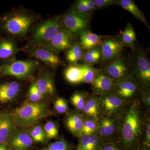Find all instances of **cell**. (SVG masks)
<instances>
[{
	"instance_id": "cell-3",
	"label": "cell",
	"mask_w": 150,
	"mask_h": 150,
	"mask_svg": "<svg viewBox=\"0 0 150 150\" xmlns=\"http://www.w3.org/2000/svg\"><path fill=\"white\" fill-rule=\"evenodd\" d=\"M34 22V18L24 12H14L0 16V30L11 35H25Z\"/></svg>"
},
{
	"instance_id": "cell-18",
	"label": "cell",
	"mask_w": 150,
	"mask_h": 150,
	"mask_svg": "<svg viewBox=\"0 0 150 150\" xmlns=\"http://www.w3.org/2000/svg\"><path fill=\"white\" fill-rule=\"evenodd\" d=\"M33 141L29 131L21 130L17 131L8 143L11 150H28L32 146Z\"/></svg>"
},
{
	"instance_id": "cell-16",
	"label": "cell",
	"mask_w": 150,
	"mask_h": 150,
	"mask_svg": "<svg viewBox=\"0 0 150 150\" xmlns=\"http://www.w3.org/2000/svg\"><path fill=\"white\" fill-rule=\"evenodd\" d=\"M118 127V121L115 117L104 116L98 119L97 133L103 140L110 142L115 135Z\"/></svg>"
},
{
	"instance_id": "cell-2",
	"label": "cell",
	"mask_w": 150,
	"mask_h": 150,
	"mask_svg": "<svg viewBox=\"0 0 150 150\" xmlns=\"http://www.w3.org/2000/svg\"><path fill=\"white\" fill-rule=\"evenodd\" d=\"M17 126L27 128L54 115L46 102H28L10 113Z\"/></svg>"
},
{
	"instance_id": "cell-38",
	"label": "cell",
	"mask_w": 150,
	"mask_h": 150,
	"mask_svg": "<svg viewBox=\"0 0 150 150\" xmlns=\"http://www.w3.org/2000/svg\"><path fill=\"white\" fill-rule=\"evenodd\" d=\"M144 141L142 144V149L144 150L150 149V121H148L146 124V131Z\"/></svg>"
},
{
	"instance_id": "cell-36",
	"label": "cell",
	"mask_w": 150,
	"mask_h": 150,
	"mask_svg": "<svg viewBox=\"0 0 150 150\" xmlns=\"http://www.w3.org/2000/svg\"><path fill=\"white\" fill-rule=\"evenodd\" d=\"M28 98L31 102H40L45 98L38 90L35 82L30 86L28 91Z\"/></svg>"
},
{
	"instance_id": "cell-37",
	"label": "cell",
	"mask_w": 150,
	"mask_h": 150,
	"mask_svg": "<svg viewBox=\"0 0 150 150\" xmlns=\"http://www.w3.org/2000/svg\"><path fill=\"white\" fill-rule=\"evenodd\" d=\"M54 109L60 114L66 113L69 109L68 103L65 98L59 97L55 100L54 102Z\"/></svg>"
},
{
	"instance_id": "cell-21",
	"label": "cell",
	"mask_w": 150,
	"mask_h": 150,
	"mask_svg": "<svg viewBox=\"0 0 150 150\" xmlns=\"http://www.w3.org/2000/svg\"><path fill=\"white\" fill-rule=\"evenodd\" d=\"M104 142L97 133L91 135H82L79 138L76 150H99Z\"/></svg>"
},
{
	"instance_id": "cell-44",
	"label": "cell",
	"mask_w": 150,
	"mask_h": 150,
	"mask_svg": "<svg viewBox=\"0 0 150 150\" xmlns=\"http://www.w3.org/2000/svg\"><path fill=\"white\" fill-rule=\"evenodd\" d=\"M8 146L7 144L0 145V150H8Z\"/></svg>"
},
{
	"instance_id": "cell-29",
	"label": "cell",
	"mask_w": 150,
	"mask_h": 150,
	"mask_svg": "<svg viewBox=\"0 0 150 150\" xmlns=\"http://www.w3.org/2000/svg\"><path fill=\"white\" fill-rule=\"evenodd\" d=\"M101 52L100 46L86 51L80 62L82 64L92 66L100 62Z\"/></svg>"
},
{
	"instance_id": "cell-8",
	"label": "cell",
	"mask_w": 150,
	"mask_h": 150,
	"mask_svg": "<svg viewBox=\"0 0 150 150\" xmlns=\"http://www.w3.org/2000/svg\"><path fill=\"white\" fill-rule=\"evenodd\" d=\"M102 71L115 82L132 75L129 63L125 58L121 56L107 63Z\"/></svg>"
},
{
	"instance_id": "cell-22",
	"label": "cell",
	"mask_w": 150,
	"mask_h": 150,
	"mask_svg": "<svg viewBox=\"0 0 150 150\" xmlns=\"http://www.w3.org/2000/svg\"><path fill=\"white\" fill-rule=\"evenodd\" d=\"M18 50L13 40L8 38L0 37V60L4 62L13 60Z\"/></svg>"
},
{
	"instance_id": "cell-45",
	"label": "cell",
	"mask_w": 150,
	"mask_h": 150,
	"mask_svg": "<svg viewBox=\"0 0 150 150\" xmlns=\"http://www.w3.org/2000/svg\"><path fill=\"white\" fill-rule=\"evenodd\" d=\"M138 150H144L143 149H142V148H141V149H140Z\"/></svg>"
},
{
	"instance_id": "cell-26",
	"label": "cell",
	"mask_w": 150,
	"mask_h": 150,
	"mask_svg": "<svg viewBox=\"0 0 150 150\" xmlns=\"http://www.w3.org/2000/svg\"><path fill=\"white\" fill-rule=\"evenodd\" d=\"M117 5L120 6L123 9L131 13L136 18L142 21L149 29V25L146 20L144 14L137 6L134 1L132 0H119L116 1Z\"/></svg>"
},
{
	"instance_id": "cell-39",
	"label": "cell",
	"mask_w": 150,
	"mask_h": 150,
	"mask_svg": "<svg viewBox=\"0 0 150 150\" xmlns=\"http://www.w3.org/2000/svg\"><path fill=\"white\" fill-rule=\"evenodd\" d=\"M71 9L82 13H92L93 12L92 11L81 1V0L75 2Z\"/></svg>"
},
{
	"instance_id": "cell-27",
	"label": "cell",
	"mask_w": 150,
	"mask_h": 150,
	"mask_svg": "<svg viewBox=\"0 0 150 150\" xmlns=\"http://www.w3.org/2000/svg\"><path fill=\"white\" fill-rule=\"evenodd\" d=\"M86 51L81 46L80 42L74 43L66 53V59L70 65L77 64L83 57Z\"/></svg>"
},
{
	"instance_id": "cell-12",
	"label": "cell",
	"mask_w": 150,
	"mask_h": 150,
	"mask_svg": "<svg viewBox=\"0 0 150 150\" xmlns=\"http://www.w3.org/2000/svg\"><path fill=\"white\" fill-rule=\"evenodd\" d=\"M139 88V85L133 75H131L116 82L113 93L127 100L136 94Z\"/></svg>"
},
{
	"instance_id": "cell-5",
	"label": "cell",
	"mask_w": 150,
	"mask_h": 150,
	"mask_svg": "<svg viewBox=\"0 0 150 150\" xmlns=\"http://www.w3.org/2000/svg\"><path fill=\"white\" fill-rule=\"evenodd\" d=\"M39 63L35 60H16L0 64V77L13 76L27 79L35 71Z\"/></svg>"
},
{
	"instance_id": "cell-14",
	"label": "cell",
	"mask_w": 150,
	"mask_h": 150,
	"mask_svg": "<svg viewBox=\"0 0 150 150\" xmlns=\"http://www.w3.org/2000/svg\"><path fill=\"white\" fill-rule=\"evenodd\" d=\"M17 131L16 124L10 113L0 114V145L8 144Z\"/></svg>"
},
{
	"instance_id": "cell-17",
	"label": "cell",
	"mask_w": 150,
	"mask_h": 150,
	"mask_svg": "<svg viewBox=\"0 0 150 150\" xmlns=\"http://www.w3.org/2000/svg\"><path fill=\"white\" fill-rule=\"evenodd\" d=\"M21 90V85L15 81L0 83V104L13 101L18 96Z\"/></svg>"
},
{
	"instance_id": "cell-28",
	"label": "cell",
	"mask_w": 150,
	"mask_h": 150,
	"mask_svg": "<svg viewBox=\"0 0 150 150\" xmlns=\"http://www.w3.org/2000/svg\"><path fill=\"white\" fill-rule=\"evenodd\" d=\"M120 40L124 46L135 50L136 43H137V38L136 33L131 23L129 22L126 25L121 34Z\"/></svg>"
},
{
	"instance_id": "cell-13",
	"label": "cell",
	"mask_w": 150,
	"mask_h": 150,
	"mask_svg": "<svg viewBox=\"0 0 150 150\" xmlns=\"http://www.w3.org/2000/svg\"><path fill=\"white\" fill-rule=\"evenodd\" d=\"M31 56L54 68L61 65V59L57 52L47 47L35 46L30 51Z\"/></svg>"
},
{
	"instance_id": "cell-9",
	"label": "cell",
	"mask_w": 150,
	"mask_h": 150,
	"mask_svg": "<svg viewBox=\"0 0 150 150\" xmlns=\"http://www.w3.org/2000/svg\"><path fill=\"white\" fill-rule=\"evenodd\" d=\"M102 113L104 115L115 117L123 112L127 100L112 93L99 96Z\"/></svg>"
},
{
	"instance_id": "cell-31",
	"label": "cell",
	"mask_w": 150,
	"mask_h": 150,
	"mask_svg": "<svg viewBox=\"0 0 150 150\" xmlns=\"http://www.w3.org/2000/svg\"><path fill=\"white\" fill-rule=\"evenodd\" d=\"M98 126V119L85 117L83 125L82 135H91L95 134L97 132Z\"/></svg>"
},
{
	"instance_id": "cell-33",
	"label": "cell",
	"mask_w": 150,
	"mask_h": 150,
	"mask_svg": "<svg viewBox=\"0 0 150 150\" xmlns=\"http://www.w3.org/2000/svg\"><path fill=\"white\" fill-rule=\"evenodd\" d=\"M29 133L33 142H45L47 139L44 129L40 125H34L30 130Z\"/></svg>"
},
{
	"instance_id": "cell-30",
	"label": "cell",
	"mask_w": 150,
	"mask_h": 150,
	"mask_svg": "<svg viewBox=\"0 0 150 150\" xmlns=\"http://www.w3.org/2000/svg\"><path fill=\"white\" fill-rule=\"evenodd\" d=\"M89 96V95L86 92L77 91L73 94L70 98V100L77 110L81 112Z\"/></svg>"
},
{
	"instance_id": "cell-19",
	"label": "cell",
	"mask_w": 150,
	"mask_h": 150,
	"mask_svg": "<svg viewBox=\"0 0 150 150\" xmlns=\"http://www.w3.org/2000/svg\"><path fill=\"white\" fill-rule=\"evenodd\" d=\"M85 118V116L77 110L69 112L66 117L65 125L75 137L79 138L82 136V131Z\"/></svg>"
},
{
	"instance_id": "cell-20",
	"label": "cell",
	"mask_w": 150,
	"mask_h": 150,
	"mask_svg": "<svg viewBox=\"0 0 150 150\" xmlns=\"http://www.w3.org/2000/svg\"><path fill=\"white\" fill-rule=\"evenodd\" d=\"M35 83L40 93L44 98L52 96L55 93L54 81L48 72H41Z\"/></svg>"
},
{
	"instance_id": "cell-42",
	"label": "cell",
	"mask_w": 150,
	"mask_h": 150,
	"mask_svg": "<svg viewBox=\"0 0 150 150\" xmlns=\"http://www.w3.org/2000/svg\"><path fill=\"white\" fill-rule=\"evenodd\" d=\"M81 1L93 12L97 9L93 0H81Z\"/></svg>"
},
{
	"instance_id": "cell-32",
	"label": "cell",
	"mask_w": 150,
	"mask_h": 150,
	"mask_svg": "<svg viewBox=\"0 0 150 150\" xmlns=\"http://www.w3.org/2000/svg\"><path fill=\"white\" fill-rule=\"evenodd\" d=\"M81 65L83 70V83L91 84L96 78L100 70L92 66Z\"/></svg>"
},
{
	"instance_id": "cell-10",
	"label": "cell",
	"mask_w": 150,
	"mask_h": 150,
	"mask_svg": "<svg viewBox=\"0 0 150 150\" xmlns=\"http://www.w3.org/2000/svg\"><path fill=\"white\" fill-rule=\"evenodd\" d=\"M101 49V63H108L121 56L124 46L120 39L108 35L102 40L100 45Z\"/></svg>"
},
{
	"instance_id": "cell-4",
	"label": "cell",
	"mask_w": 150,
	"mask_h": 150,
	"mask_svg": "<svg viewBox=\"0 0 150 150\" xmlns=\"http://www.w3.org/2000/svg\"><path fill=\"white\" fill-rule=\"evenodd\" d=\"M63 27L61 18L59 16L38 25L33 32L31 37L34 47H48L51 40Z\"/></svg>"
},
{
	"instance_id": "cell-34",
	"label": "cell",
	"mask_w": 150,
	"mask_h": 150,
	"mask_svg": "<svg viewBox=\"0 0 150 150\" xmlns=\"http://www.w3.org/2000/svg\"><path fill=\"white\" fill-rule=\"evenodd\" d=\"M46 138L49 139L57 138L59 135V129L56 123L52 121H48L43 127Z\"/></svg>"
},
{
	"instance_id": "cell-23",
	"label": "cell",
	"mask_w": 150,
	"mask_h": 150,
	"mask_svg": "<svg viewBox=\"0 0 150 150\" xmlns=\"http://www.w3.org/2000/svg\"><path fill=\"white\" fill-rule=\"evenodd\" d=\"M80 43L85 51L99 46L102 40L108 35H100L94 33L88 29L79 33Z\"/></svg>"
},
{
	"instance_id": "cell-6",
	"label": "cell",
	"mask_w": 150,
	"mask_h": 150,
	"mask_svg": "<svg viewBox=\"0 0 150 150\" xmlns=\"http://www.w3.org/2000/svg\"><path fill=\"white\" fill-rule=\"evenodd\" d=\"M132 71L139 86L148 88L150 83V63L145 51L137 49L131 59Z\"/></svg>"
},
{
	"instance_id": "cell-15",
	"label": "cell",
	"mask_w": 150,
	"mask_h": 150,
	"mask_svg": "<svg viewBox=\"0 0 150 150\" xmlns=\"http://www.w3.org/2000/svg\"><path fill=\"white\" fill-rule=\"evenodd\" d=\"M74 36L63 27L51 40L47 48L57 53L68 50L74 44Z\"/></svg>"
},
{
	"instance_id": "cell-24",
	"label": "cell",
	"mask_w": 150,
	"mask_h": 150,
	"mask_svg": "<svg viewBox=\"0 0 150 150\" xmlns=\"http://www.w3.org/2000/svg\"><path fill=\"white\" fill-rule=\"evenodd\" d=\"M81 112L84 116L98 120L102 114L99 96L95 95L89 96Z\"/></svg>"
},
{
	"instance_id": "cell-35",
	"label": "cell",
	"mask_w": 150,
	"mask_h": 150,
	"mask_svg": "<svg viewBox=\"0 0 150 150\" xmlns=\"http://www.w3.org/2000/svg\"><path fill=\"white\" fill-rule=\"evenodd\" d=\"M43 150H72V146L66 140H60L50 144Z\"/></svg>"
},
{
	"instance_id": "cell-1",
	"label": "cell",
	"mask_w": 150,
	"mask_h": 150,
	"mask_svg": "<svg viewBox=\"0 0 150 150\" xmlns=\"http://www.w3.org/2000/svg\"><path fill=\"white\" fill-rule=\"evenodd\" d=\"M120 123V146L123 150H138L141 146L142 120L136 103L125 110Z\"/></svg>"
},
{
	"instance_id": "cell-41",
	"label": "cell",
	"mask_w": 150,
	"mask_h": 150,
	"mask_svg": "<svg viewBox=\"0 0 150 150\" xmlns=\"http://www.w3.org/2000/svg\"><path fill=\"white\" fill-rule=\"evenodd\" d=\"M99 150H123L120 145L112 142H105Z\"/></svg>"
},
{
	"instance_id": "cell-43",
	"label": "cell",
	"mask_w": 150,
	"mask_h": 150,
	"mask_svg": "<svg viewBox=\"0 0 150 150\" xmlns=\"http://www.w3.org/2000/svg\"><path fill=\"white\" fill-rule=\"evenodd\" d=\"M142 99L143 102L148 106L150 105V91H144L142 96Z\"/></svg>"
},
{
	"instance_id": "cell-7",
	"label": "cell",
	"mask_w": 150,
	"mask_h": 150,
	"mask_svg": "<svg viewBox=\"0 0 150 150\" xmlns=\"http://www.w3.org/2000/svg\"><path fill=\"white\" fill-rule=\"evenodd\" d=\"M92 13H82L70 9L61 18L63 27L74 35L88 29Z\"/></svg>"
},
{
	"instance_id": "cell-25",
	"label": "cell",
	"mask_w": 150,
	"mask_h": 150,
	"mask_svg": "<svg viewBox=\"0 0 150 150\" xmlns=\"http://www.w3.org/2000/svg\"><path fill=\"white\" fill-rule=\"evenodd\" d=\"M66 80L71 84H77L83 83V70L81 64L70 65L64 73Z\"/></svg>"
},
{
	"instance_id": "cell-11",
	"label": "cell",
	"mask_w": 150,
	"mask_h": 150,
	"mask_svg": "<svg viewBox=\"0 0 150 150\" xmlns=\"http://www.w3.org/2000/svg\"><path fill=\"white\" fill-rule=\"evenodd\" d=\"M116 82L100 70L91 84L93 90L97 96H102L113 93Z\"/></svg>"
},
{
	"instance_id": "cell-40",
	"label": "cell",
	"mask_w": 150,
	"mask_h": 150,
	"mask_svg": "<svg viewBox=\"0 0 150 150\" xmlns=\"http://www.w3.org/2000/svg\"><path fill=\"white\" fill-rule=\"evenodd\" d=\"M97 9L105 8L109 6L117 5L116 1L115 0H93Z\"/></svg>"
}]
</instances>
